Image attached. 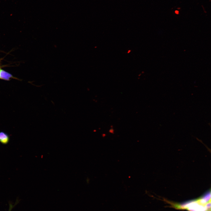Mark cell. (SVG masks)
Returning a JSON list of instances; mask_svg holds the SVG:
<instances>
[{
	"label": "cell",
	"mask_w": 211,
	"mask_h": 211,
	"mask_svg": "<svg viewBox=\"0 0 211 211\" xmlns=\"http://www.w3.org/2000/svg\"><path fill=\"white\" fill-rule=\"evenodd\" d=\"M8 135L3 132H0V142L3 144H7L9 141Z\"/></svg>",
	"instance_id": "cell-1"
},
{
	"label": "cell",
	"mask_w": 211,
	"mask_h": 211,
	"mask_svg": "<svg viewBox=\"0 0 211 211\" xmlns=\"http://www.w3.org/2000/svg\"><path fill=\"white\" fill-rule=\"evenodd\" d=\"M13 76L11 74L0 68V79L9 80Z\"/></svg>",
	"instance_id": "cell-2"
},
{
	"label": "cell",
	"mask_w": 211,
	"mask_h": 211,
	"mask_svg": "<svg viewBox=\"0 0 211 211\" xmlns=\"http://www.w3.org/2000/svg\"><path fill=\"white\" fill-rule=\"evenodd\" d=\"M13 206L12 205H10L9 208V209L8 211H11V210H12V209L13 208Z\"/></svg>",
	"instance_id": "cell-3"
},
{
	"label": "cell",
	"mask_w": 211,
	"mask_h": 211,
	"mask_svg": "<svg viewBox=\"0 0 211 211\" xmlns=\"http://www.w3.org/2000/svg\"><path fill=\"white\" fill-rule=\"evenodd\" d=\"M175 13H176V14H178V13H179L178 11H175Z\"/></svg>",
	"instance_id": "cell-4"
}]
</instances>
